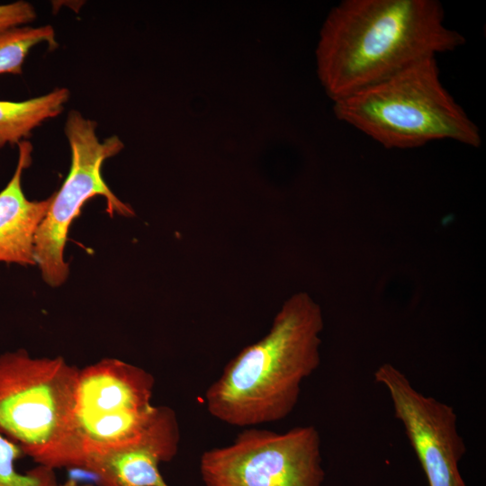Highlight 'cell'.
I'll list each match as a JSON object with an SVG mask.
<instances>
[{"mask_svg": "<svg viewBox=\"0 0 486 486\" xmlns=\"http://www.w3.org/2000/svg\"><path fill=\"white\" fill-rule=\"evenodd\" d=\"M57 46L56 33L51 25L21 26L0 32V75H21L29 52L38 44Z\"/></svg>", "mask_w": 486, "mask_h": 486, "instance_id": "7c38bea8", "label": "cell"}, {"mask_svg": "<svg viewBox=\"0 0 486 486\" xmlns=\"http://www.w3.org/2000/svg\"><path fill=\"white\" fill-rule=\"evenodd\" d=\"M94 121L78 111L69 112L66 124L71 164L68 175L51 202L35 236L34 254L41 276L50 286L64 284L69 274L64 251L72 222L81 213L85 203L95 196L106 201V212L112 217L134 215L133 209L121 201L108 187L102 176L104 162L117 155L124 147L116 135L100 140Z\"/></svg>", "mask_w": 486, "mask_h": 486, "instance_id": "5b68a950", "label": "cell"}, {"mask_svg": "<svg viewBox=\"0 0 486 486\" xmlns=\"http://www.w3.org/2000/svg\"><path fill=\"white\" fill-rule=\"evenodd\" d=\"M17 146L16 168L0 192V263L35 266V236L50 207L51 196L40 201H31L25 196L22 175L32 163V146L27 140Z\"/></svg>", "mask_w": 486, "mask_h": 486, "instance_id": "30bf717a", "label": "cell"}, {"mask_svg": "<svg viewBox=\"0 0 486 486\" xmlns=\"http://www.w3.org/2000/svg\"><path fill=\"white\" fill-rule=\"evenodd\" d=\"M59 486H94V485L88 484V483H81L75 479H68L65 482H63Z\"/></svg>", "mask_w": 486, "mask_h": 486, "instance_id": "9a60e30c", "label": "cell"}, {"mask_svg": "<svg viewBox=\"0 0 486 486\" xmlns=\"http://www.w3.org/2000/svg\"><path fill=\"white\" fill-rule=\"evenodd\" d=\"M24 455L21 446L0 432V486H59L55 470L39 465L25 472L15 469Z\"/></svg>", "mask_w": 486, "mask_h": 486, "instance_id": "4fadbf2b", "label": "cell"}, {"mask_svg": "<svg viewBox=\"0 0 486 486\" xmlns=\"http://www.w3.org/2000/svg\"><path fill=\"white\" fill-rule=\"evenodd\" d=\"M36 18L33 5L25 1L0 4V32L25 26Z\"/></svg>", "mask_w": 486, "mask_h": 486, "instance_id": "5bb4252c", "label": "cell"}, {"mask_svg": "<svg viewBox=\"0 0 486 486\" xmlns=\"http://www.w3.org/2000/svg\"><path fill=\"white\" fill-rule=\"evenodd\" d=\"M155 379L141 367L104 358L79 369L74 422L86 461L138 439L157 406L151 399Z\"/></svg>", "mask_w": 486, "mask_h": 486, "instance_id": "8992f818", "label": "cell"}, {"mask_svg": "<svg viewBox=\"0 0 486 486\" xmlns=\"http://www.w3.org/2000/svg\"><path fill=\"white\" fill-rule=\"evenodd\" d=\"M334 112L386 148L440 140L482 143L477 125L443 86L436 58L334 102Z\"/></svg>", "mask_w": 486, "mask_h": 486, "instance_id": "3957f363", "label": "cell"}, {"mask_svg": "<svg viewBox=\"0 0 486 486\" xmlns=\"http://www.w3.org/2000/svg\"><path fill=\"white\" fill-rule=\"evenodd\" d=\"M320 306L305 292L284 302L266 336L244 347L207 389L204 402L215 418L254 427L287 418L302 382L320 365Z\"/></svg>", "mask_w": 486, "mask_h": 486, "instance_id": "7a4b0ae2", "label": "cell"}, {"mask_svg": "<svg viewBox=\"0 0 486 486\" xmlns=\"http://www.w3.org/2000/svg\"><path fill=\"white\" fill-rule=\"evenodd\" d=\"M205 486H322L320 436L312 425L277 433L246 428L228 446L205 451Z\"/></svg>", "mask_w": 486, "mask_h": 486, "instance_id": "52a82bcc", "label": "cell"}, {"mask_svg": "<svg viewBox=\"0 0 486 486\" xmlns=\"http://www.w3.org/2000/svg\"><path fill=\"white\" fill-rule=\"evenodd\" d=\"M179 443L176 412L167 406H157L138 439L89 457L81 471L92 473L96 486H168L158 467L173 460Z\"/></svg>", "mask_w": 486, "mask_h": 486, "instance_id": "9c48e42d", "label": "cell"}, {"mask_svg": "<svg viewBox=\"0 0 486 486\" xmlns=\"http://www.w3.org/2000/svg\"><path fill=\"white\" fill-rule=\"evenodd\" d=\"M70 92L59 87L21 102L0 100V149L5 145H18L46 121L60 114Z\"/></svg>", "mask_w": 486, "mask_h": 486, "instance_id": "8fae6325", "label": "cell"}, {"mask_svg": "<svg viewBox=\"0 0 486 486\" xmlns=\"http://www.w3.org/2000/svg\"><path fill=\"white\" fill-rule=\"evenodd\" d=\"M79 368L61 356H0V432L24 455L53 470L81 469L74 422Z\"/></svg>", "mask_w": 486, "mask_h": 486, "instance_id": "277c9868", "label": "cell"}, {"mask_svg": "<svg viewBox=\"0 0 486 486\" xmlns=\"http://www.w3.org/2000/svg\"><path fill=\"white\" fill-rule=\"evenodd\" d=\"M374 380L388 392L428 486H466L459 470L466 446L453 407L419 392L389 363L374 371Z\"/></svg>", "mask_w": 486, "mask_h": 486, "instance_id": "ba28073f", "label": "cell"}, {"mask_svg": "<svg viewBox=\"0 0 486 486\" xmlns=\"http://www.w3.org/2000/svg\"><path fill=\"white\" fill-rule=\"evenodd\" d=\"M464 41L438 1L344 0L321 27L318 76L336 102Z\"/></svg>", "mask_w": 486, "mask_h": 486, "instance_id": "6da1fadb", "label": "cell"}]
</instances>
